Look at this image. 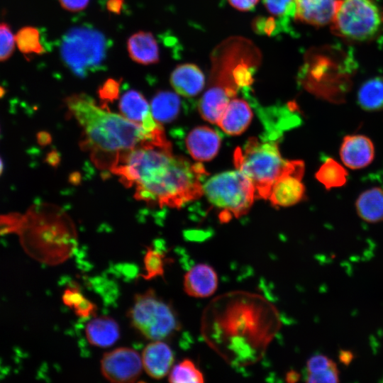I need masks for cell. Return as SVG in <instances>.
Listing matches in <instances>:
<instances>
[{
    "instance_id": "cell-1",
    "label": "cell",
    "mask_w": 383,
    "mask_h": 383,
    "mask_svg": "<svg viewBox=\"0 0 383 383\" xmlns=\"http://www.w3.org/2000/svg\"><path fill=\"white\" fill-rule=\"evenodd\" d=\"M111 172L134 197L160 207L179 208L203 194L201 179L206 174L200 162L174 155L170 142L149 143L126 154Z\"/></svg>"
},
{
    "instance_id": "cell-2",
    "label": "cell",
    "mask_w": 383,
    "mask_h": 383,
    "mask_svg": "<svg viewBox=\"0 0 383 383\" xmlns=\"http://www.w3.org/2000/svg\"><path fill=\"white\" fill-rule=\"evenodd\" d=\"M67 109L82 130L84 150L94 165L111 171L132 150L149 143L168 141L163 129L149 132L123 115L99 106L85 94L65 99Z\"/></svg>"
},
{
    "instance_id": "cell-3",
    "label": "cell",
    "mask_w": 383,
    "mask_h": 383,
    "mask_svg": "<svg viewBox=\"0 0 383 383\" xmlns=\"http://www.w3.org/2000/svg\"><path fill=\"white\" fill-rule=\"evenodd\" d=\"M313 62L307 74L309 91L333 104H342L352 87L354 62L338 48H329Z\"/></svg>"
},
{
    "instance_id": "cell-4",
    "label": "cell",
    "mask_w": 383,
    "mask_h": 383,
    "mask_svg": "<svg viewBox=\"0 0 383 383\" xmlns=\"http://www.w3.org/2000/svg\"><path fill=\"white\" fill-rule=\"evenodd\" d=\"M287 162L276 143L255 138H250L243 148H238L234 152L235 167L251 182L255 198H269L272 187Z\"/></svg>"
},
{
    "instance_id": "cell-5",
    "label": "cell",
    "mask_w": 383,
    "mask_h": 383,
    "mask_svg": "<svg viewBox=\"0 0 383 383\" xmlns=\"http://www.w3.org/2000/svg\"><path fill=\"white\" fill-rule=\"evenodd\" d=\"M108 41L104 35L88 26L72 28L62 38L60 55L65 65L77 76L97 71L105 61Z\"/></svg>"
},
{
    "instance_id": "cell-6",
    "label": "cell",
    "mask_w": 383,
    "mask_h": 383,
    "mask_svg": "<svg viewBox=\"0 0 383 383\" xmlns=\"http://www.w3.org/2000/svg\"><path fill=\"white\" fill-rule=\"evenodd\" d=\"M332 32L345 40L364 42L376 37L383 26V10L374 0H337Z\"/></svg>"
},
{
    "instance_id": "cell-7",
    "label": "cell",
    "mask_w": 383,
    "mask_h": 383,
    "mask_svg": "<svg viewBox=\"0 0 383 383\" xmlns=\"http://www.w3.org/2000/svg\"><path fill=\"white\" fill-rule=\"evenodd\" d=\"M128 317L133 328L152 341L165 340L180 327L173 309L152 289L135 294Z\"/></svg>"
},
{
    "instance_id": "cell-8",
    "label": "cell",
    "mask_w": 383,
    "mask_h": 383,
    "mask_svg": "<svg viewBox=\"0 0 383 383\" xmlns=\"http://www.w3.org/2000/svg\"><path fill=\"white\" fill-rule=\"evenodd\" d=\"M203 194L222 210L223 221L232 216L245 214L255 198L253 185L240 170L225 172L210 178L203 185Z\"/></svg>"
},
{
    "instance_id": "cell-9",
    "label": "cell",
    "mask_w": 383,
    "mask_h": 383,
    "mask_svg": "<svg viewBox=\"0 0 383 383\" xmlns=\"http://www.w3.org/2000/svg\"><path fill=\"white\" fill-rule=\"evenodd\" d=\"M143 368L141 355L126 347L104 353L100 362L102 375L111 382H134L141 375Z\"/></svg>"
},
{
    "instance_id": "cell-10",
    "label": "cell",
    "mask_w": 383,
    "mask_h": 383,
    "mask_svg": "<svg viewBox=\"0 0 383 383\" xmlns=\"http://www.w3.org/2000/svg\"><path fill=\"white\" fill-rule=\"evenodd\" d=\"M304 164L300 160L287 161L281 174L273 184L269 199L275 207H287L297 204L304 196L301 182Z\"/></svg>"
},
{
    "instance_id": "cell-11",
    "label": "cell",
    "mask_w": 383,
    "mask_h": 383,
    "mask_svg": "<svg viewBox=\"0 0 383 383\" xmlns=\"http://www.w3.org/2000/svg\"><path fill=\"white\" fill-rule=\"evenodd\" d=\"M339 155L345 167L360 170L370 165L375 155L372 140L362 134L345 135L339 148Z\"/></svg>"
},
{
    "instance_id": "cell-12",
    "label": "cell",
    "mask_w": 383,
    "mask_h": 383,
    "mask_svg": "<svg viewBox=\"0 0 383 383\" xmlns=\"http://www.w3.org/2000/svg\"><path fill=\"white\" fill-rule=\"evenodd\" d=\"M119 109L128 120L140 125L149 132L162 129L152 116L151 109L143 95L134 89L126 91L121 97Z\"/></svg>"
},
{
    "instance_id": "cell-13",
    "label": "cell",
    "mask_w": 383,
    "mask_h": 383,
    "mask_svg": "<svg viewBox=\"0 0 383 383\" xmlns=\"http://www.w3.org/2000/svg\"><path fill=\"white\" fill-rule=\"evenodd\" d=\"M143 367L150 377L160 379L170 373L174 360L171 348L162 340L148 344L141 354Z\"/></svg>"
},
{
    "instance_id": "cell-14",
    "label": "cell",
    "mask_w": 383,
    "mask_h": 383,
    "mask_svg": "<svg viewBox=\"0 0 383 383\" xmlns=\"http://www.w3.org/2000/svg\"><path fill=\"white\" fill-rule=\"evenodd\" d=\"M220 145L219 135L207 126L194 128L186 138V146L189 154L199 162L212 160L217 155Z\"/></svg>"
},
{
    "instance_id": "cell-15",
    "label": "cell",
    "mask_w": 383,
    "mask_h": 383,
    "mask_svg": "<svg viewBox=\"0 0 383 383\" xmlns=\"http://www.w3.org/2000/svg\"><path fill=\"white\" fill-rule=\"evenodd\" d=\"M218 276L214 269L206 264H198L186 272L184 289L189 296L206 298L211 296L218 287Z\"/></svg>"
},
{
    "instance_id": "cell-16",
    "label": "cell",
    "mask_w": 383,
    "mask_h": 383,
    "mask_svg": "<svg viewBox=\"0 0 383 383\" xmlns=\"http://www.w3.org/2000/svg\"><path fill=\"white\" fill-rule=\"evenodd\" d=\"M337 0H296L294 18L313 26H323L331 23Z\"/></svg>"
},
{
    "instance_id": "cell-17",
    "label": "cell",
    "mask_w": 383,
    "mask_h": 383,
    "mask_svg": "<svg viewBox=\"0 0 383 383\" xmlns=\"http://www.w3.org/2000/svg\"><path fill=\"white\" fill-rule=\"evenodd\" d=\"M170 81L175 91L185 97L199 94L205 84L204 73L197 65L192 63L176 67L171 73Z\"/></svg>"
},
{
    "instance_id": "cell-18",
    "label": "cell",
    "mask_w": 383,
    "mask_h": 383,
    "mask_svg": "<svg viewBox=\"0 0 383 383\" xmlns=\"http://www.w3.org/2000/svg\"><path fill=\"white\" fill-rule=\"evenodd\" d=\"M252 118V112L248 102L233 98L229 101L217 124L226 134L236 135L246 130Z\"/></svg>"
},
{
    "instance_id": "cell-19",
    "label": "cell",
    "mask_w": 383,
    "mask_h": 383,
    "mask_svg": "<svg viewBox=\"0 0 383 383\" xmlns=\"http://www.w3.org/2000/svg\"><path fill=\"white\" fill-rule=\"evenodd\" d=\"M86 338L91 345L108 348L120 337V328L113 318L108 316L95 317L85 327Z\"/></svg>"
},
{
    "instance_id": "cell-20",
    "label": "cell",
    "mask_w": 383,
    "mask_h": 383,
    "mask_svg": "<svg viewBox=\"0 0 383 383\" xmlns=\"http://www.w3.org/2000/svg\"><path fill=\"white\" fill-rule=\"evenodd\" d=\"M127 49L130 57L139 64L148 65L160 60L157 43L150 32L139 31L133 34L127 41Z\"/></svg>"
},
{
    "instance_id": "cell-21",
    "label": "cell",
    "mask_w": 383,
    "mask_h": 383,
    "mask_svg": "<svg viewBox=\"0 0 383 383\" xmlns=\"http://www.w3.org/2000/svg\"><path fill=\"white\" fill-rule=\"evenodd\" d=\"M233 98L224 88L210 85L199 103L201 117L210 123H217L229 101Z\"/></svg>"
},
{
    "instance_id": "cell-22",
    "label": "cell",
    "mask_w": 383,
    "mask_h": 383,
    "mask_svg": "<svg viewBox=\"0 0 383 383\" xmlns=\"http://www.w3.org/2000/svg\"><path fill=\"white\" fill-rule=\"evenodd\" d=\"M359 217L369 223L383 221V189L374 187L360 193L355 201Z\"/></svg>"
},
{
    "instance_id": "cell-23",
    "label": "cell",
    "mask_w": 383,
    "mask_h": 383,
    "mask_svg": "<svg viewBox=\"0 0 383 383\" xmlns=\"http://www.w3.org/2000/svg\"><path fill=\"white\" fill-rule=\"evenodd\" d=\"M180 105L178 95L169 91H160L152 98L150 109L157 122L167 123L177 116Z\"/></svg>"
},
{
    "instance_id": "cell-24",
    "label": "cell",
    "mask_w": 383,
    "mask_h": 383,
    "mask_svg": "<svg viewBox=\"0 0 383 383\" xmlns=\"http://www.w3.org/2000/svg\"><path fill=\"white\" fill-rule=\"evenodd\" d=\"M357 100L360 108L366 111L383 110V77H374L365 82L360 87Z\"/></svg>"
},
{
    "instance_id": "cell-25",
    "label": "cell",
    "mask_w": 383,
    "mask_h": 383,
    "mask_svg": "<svg viewBox=\"0 0 383 383\" xmlns=\"http://www.w3.org/2000/svg\"><path fill=\"white\" fill-rule=\"evenodd\" d=\"M316 179L328 190L344 186L348 172L345 166L332 157H328L316 172Z\"/></svg>"
},
{
    "instance_id": "cell-26",
    "label": "cell",
    "mask_w": 383,
    "mask_h": 383,
    "mask_svg": "<svg viewBox=\"0 0 383 383\" xmlns=\"http://www.w3.org/2000/svg\"><path fill=\"white\" fill-rule=\"evenodd\" d=\"M16 45L24 55H40L45 52L40 30L33 26H24L15 34Z\"/></svg>"
},
{
    "instance_id": "cell-27",
    "label": "cell",
    "mask_w": 383,
    "mask_h": 383,
    "mask_svg": "<svg viewBox=\"0 0 383 383\" xmlns=\"http://www.w3.org/2000/svg\"><path fill=\"white\" fill-rule=\"evenodd\" d=\"M169 382L172 383H202L204 377L195 364L184 359L172 367L169 373Z\"/></svg>"
},
{
    "instance_id": "cell-28",
    "label": "cell",
    "mask_w": 383,
    "mask_h": 383,
    "mask_svg": "<svg viewBox=\"0 0 383 383\" xmlns=\"http://www.w3.org/2000/svg\"><path fill=\"white\" fill-rule=\"evenodd\" d=\"M167 260L165 254L150 246L147 247L143 258L144 273L140 274L145 280L163 277Z\"/></svg>"
},
{
    "instance_id": "cell-29",
    "label": "cell",
    "mask_w": 383,
    "mask_h": 383,
    "mask_svg": "<svg viewBox=\"0 0 383 383\" xmlns=\"http://www.w3.org/2000/svg\"><path fill=\"white\" fill-rule=\"evenodd\" d=\"M267 11L277 17L279 23L287 25L290 18L294 16L296 0H263Z\"/></svg>"
},
{
    "instance_id": "cell-30",
    "label": "cell",
    "mask_w": 383,
    "mask_h": 383,
    "mask_svg": "<svg viewBox=\"0 0 383 383\" xmlns=\"http://www.w3.org/2000/svg\"><path fill=\"white\" fill-rule=\"evenodd\" d=\"M16 47V36L10 26L0 23V62L9 59Z\"/></svg>"
},
{
    "instance_id": "cell-31",
    "label": "cell",
    "mask_w": 383,
    "mask_h": 383,
    "mask_svg": "<svg viewBox=\"0 0 383 383\" xmlns=\"http://www.w3.org/2000/svg\"><path fill=\"white\" fill-rule=\"evenodd\" d=\"M334 362L324 355H315L311 357L306 362L308 375H313L323 372L329 368Z\"/></svg>"
},
{
    "instance_id": "cell-32",
    "label": "cell",
    "mask_w": 383,
    "mask_h": 383,
    "mask_svg": "<svg viewBox=\"0 0 383 383\" xmlns=\"http://www.w3.org/2000/svg\"><path fill=\"white\" fill-rule=\"evenodd\" d=\"M339 381V371L335 362L323 372L313 375H307L306 377V382L310 383H335Z\"/></svg>"
},
{
    "instance_id": "cell-33",
    "label": "cell",
    "mask_w": 383,
    "mask_h": 383,
    "mask_svg": "<svg viewBox=\"0 0 383 383\" xmlns=\"http://www.w3.org/2000/svg\"><path fill=\"white\" fill-rule=\"evenodd\" d=\"M120 82L108 79L99 89V96L101 99L111 101L116 99L119 95Z\"/></svg>"
},
{
    "instance_id": "cell-34",
    "label": "cell",
    "mask_w": 383,
    "mask_h": 383,
    "mask_svg": "<svg viewBox=\"0 0 383 383\" xmlns=\"http://www.w3.org/2000/svg\"><path fill=\"white\" fill-rule=\"evenodd\" d=\"M85 296L77 286L68 287L63 292L62 299L65 305L74 310Z\"/></svg>"
},
{
    "instance_id": "cell-35",
    "label": "cell",
    "mask_w": 383,
    "mask_h": 383,
    "mask_svg": "<svg viewBox=\"0 0 383 383\" xmlns=\"http://www.w3.org/2000/svg\"><path fill=\"white\" fill-rule=\"evenodd\" d=\"M73 311L77 316L82 318H87L96 315L97 306L94 303L85 297Z\"/></svg>"
},
{
    "instance_id": "cell-36",
    "label": "cell",
    "mask_w": 383,
    "mask_h": 383,
    "mask_svg": "<svg viewBox=\"0 0 383 383\" xmlns=\"http://www.w3.org/2000/svg\"><path fill=\"white\" fill-rule=\"evenodd\" d=\"M61 6L67 11L77 12L84 9L89 0H59Z\"/></svg>"
},
{
    "instance_id": "cell-37",
    "label": "cell",
    "mask_w": 383,
    "mask_h": 383,
    "mask_svg": "<svg viewBox=\"0 0 383 383\" xmlns=\"http://www.w3.org/2000/svg\"><path fill=\"white\" fill-rule=\"evenodd\" d=\"M229 4L235 9L241 11L252 10L258 3L259 0H228Z\"/></svg>"
},
{
    "instance_id": "cell-38",
    "label": "cell",
    "mask_w": 383,
    "mask_h": 383,
    "mask_svg": "<svg viewBox=\"0 0 383 383\" xmlns=\"http://www.w3.org/2000/svg\"><path fill=\"white\" fill-rule=\"evenodd\" d=\"M123 0H107L106 9L114 14H120L123 5Z\"/></svg>"
},
{
    "instance_id": "cell-39",
    "label": "cell",
    "mask_w": 383,
    "mask_h": 383,
    "mask_svg": "<svg viewBox=\"0 0 383 383\" xmlns=\"http://www.w3.org/2000/svg\"><path fill=\"white\" fill-rule=\"evenodd\" d=\"M338 358L345 365H348L353 360V353L348 350H341L339 352Z\"/></svg>"
},
{
    "instance_id": "cell-40",
    "label": "cell",
    "mask_w": 383,
    "mask_h": 383,
    "mask_svg": "<svg viewBox=\"0 0 383 383\" xmlns=\"http://www.w3.org/2000/svg\"><path fill=\"white\" fill-rule=\"evenodd\" d=\"M299 379V374L296 372H289L287 374V379L288 382H296Z\"/></svg>"
},
{
    "instance_id": "cell-41",
    "label": "cell",
    "mask_w": 383,
    "mask_h": 383,
    "mask_svg": "<svg viewBox=\"0 0 383 383\" xmlns=\"http://www.w3.org/2000/svg\"><path fill=\"white\" fill-rule=\"evenodd\" d=\"M3 169H4V164H3L2 159L0 157V176L2 174Z\"/></svg>"
}]
</instances>
